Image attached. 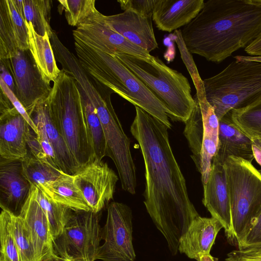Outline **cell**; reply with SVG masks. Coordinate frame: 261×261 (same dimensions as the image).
Instances as JSON below:
<instances>
[{
  "instance_id": "obj_1",
  "label": "cell",
  "mask_w": 261,
  "mask_h": 261,
  "mask_svg": "<svg viewBox=\"0 0 261 261\" xmlns=\"http://www.w3.org/2000/svg\"><path fill=\"white\" fill-rule=\"evenodd\" d=\"M130 132L139 143L145 165L144 203L173 255L179 240L199 215L190 199L186 179L172 151L167 126L141 108Z\"/></svg>"
},
{
  "instance_id": "obj_2",
  "label": "cell",
  "mask_w": 261,
  "mask_h": 261,
  "mask_svg": "<svg viewBox=\"0 0 261 261\" xmlns=\"http://www.w3.org/2000/svg\"><path fill=\"white\" fill-rule=\"evenodd\" d=\"M191 54L219 63L261 33V0H208L181 30Z\"/></svg>"
},
{
  "instance_id": "obj_3",
  "label": "cell",
  "mask_w": 261,
  "mask_h": 261,
  "mask_svg": "<svg viewBox=\"0 0 261 261\" xmlns=\"http://www.w3.org/2000/svg\"><path fill=\"white\" fill-rule=\"evenodd\" d=\"M74 39L76 57L90 76L171 128L164 105L133 72L115 56Z\"/></svg>"
},
{
  "instance_id": "obj_4",
  "label": "cell",
  "mask_w": 261,
  "mask_h": 261,
  "mask_svg": "<svg viewBox=\"0 0 261 261\" xmlns=\"http://www.w3.org/2000/svg\"><path fill=\"white\" fill-rule=\"evenodd\" d=\"M51 117L79 167L94 160L75 80L61 69L48 97Z\"/></svg>"
},
{
  "instance_id": "obj_5",
  "label": "cell",
  "mask_w": 261,
  "mask_h": 261,
  "mask_svg": "<svg viewBox=\"0 0 261 261\" xmlns=\"http://www.w3.org/2000/svg\"><path fill=\"white\" fill-rule=\"evenodd\" d=\"M115 56L158 98L171 119L185 122L195 105L188 80L167 66L159 58L150 61L125 54Z\"/></svg>"
},
{
  "instance_id": "obj_6",
  "label": "cell",
  "mask_w": 261,
  "mask_h": 261,
  "mask_svg": "<svg viewBox=\"0 0 261 261\" xmlns=\"http://www.w3.org/2000/svg\"><path fill=\"white\" fill-rule=\"evenodd\" d=\"M207 101L218 120L261 96V63L236 60L219 73L203 80Z\"/></svg>"
},
{
  "instance_id": "obj_7",
  "label": "cell",
  "mask_w": 261,
  "mask_h": 261,
  "mask_svg": "<svg viewBox=\"0 0 261 261\" xmlns=\"http://www.w3.org/2000/svg\"><path fill=\"white\" fill-rule=\"evenodd\" d=\"M234 240L242 243L261 213V173L246 160L228 156L224 162Z\"/></svg>"
},
{
  "instance_id": "obj_8",
  "label": "cell",
  "mask_w": 261,
  "mask_h": 261,
  "mask_svg": "<svg viewBox=\"0 0 261 261\" xmlns=\"http://www.w3.org/2000/svg\"><path fill=\"white\" fill-rule=\"evenodd\" d=\"M194 98L195 105L185 122L184 134L203 185L208 179L213 159L217 150L219 120L205 95L197 97L195 95Z\"/></svg>"
},
{
  "instance_id": "obj_9",
  "label": "cell",
  "mask_w": 261,
  "mask_h": 261,
  "mask_svg": "<svg viewBox=\"0 0 261 261\" xmlns=\"http://www.w3.org/2000/svg\"><path fill=\"white\" fill-rule=\"evenodd\" d=\"M99 218V213L73 211L62 233L53 241L57 256L71 261L97 260L102 240Z\"/></svg>"
},
{
  "instance_id": "obj_10",
  "label": "cell",
  "mask_w": 261,
  "mask_h": 261,
  "mask_svg": "<svg viewBox=\"0 0 261 261\" xmlns=\"http://www.w3.org/2000/svg\"><path fill=\"white\" fill-rule=\"evenodd\" d=\"M103 244L97 259L103 261H134L136 254L133 244V215L125 204L112 202L107 208V216L102 228Z\"/></svg>"
},
{
  "instance_id": "obj_11",
  "label": "cell",
  "mask_w": 261,
  "mask_h": 261,
  "mask_svg": "<svg viewBox=\"0 0 261 261\" xmlns=\"http://www.w3.org/2000/svg\"><path fill=\"white\" fill-rule=\"evenodd\" d=\"M8 62L15 95L31 116L36 106L48 97L52 87L37 67L30 49L18 48Z\"/></svg>"
},
{
  "instance_id": "obj_12",
  "label": "cell",
  "mask_w": 261,
  "mask_h": 261,
  "mask_svg": "<svg viewBox=\"0 0 261 261\" xmlns=\"http://www.w3.org/2000/svg\"><path fill=\"white\" fill-rule=\"evenodd\" d=\"M74 39L107 54H125L150 61L152 55L111 29L97 10L72 31Z\"/></svg>"
},
{
  "instance_id": "obj_13",
  "label": "cell",
  "mask_w": 261,
  "mask_h": 261,
  "mask_svg": "<svg viewBox=\"0 0 261 261\" xmlns=\"http://www.w3.org/2000/svg\"><path fill=\"white\" fill-rule=\"evenodd\" d=\"M73 176L90 211L95 213L113 199L119 179L106 163L96 160L80 167Z\"/></svg>"
},
{
  "instance_id": "obj_14",
  "label": "cell",
  "mask_w": 261,
  "mask_h": 261,
  "mask_svg": "<svg viewBox=\"0 0 261 261\" xmlns=\"http://www.w3.org/2000/svg\"><path fill=\"white\" fill-rule=\"evenodd\" d=\"M18 215L29 233L37 261H54L57 258L48 219L36 198V186L31 185Z\"/></svg>"
},
{
  "instance_id": "obj_15",
  "label": "cell",
  "mask_w": 261,
  "mask_h": 261,
  "mask_svg": "<svg viewBox=\"0 0 261 261\" xmlns=\"http://www.w3.org/2000/svg\"><path fill=\"white\" fill-rule=\"evenodd\" d=\"M203 186V205L212 217L221 223L228 239L234 240L228 190L223 163L213 158L208 179Z\"/></svg>"
},
{
  "instance_id": "obj_16",
  "label": "cell",
  "mask_w": 261,
  "mask_h": 261,
  "mask_svg": "<svg viewBox=\"0 0 261 261\" xmlns=\"http://www.w3.org/2000/svg\"><path fill=\"white\" fill-rule=\"evenodd\" d=\"M29 125L14 107L0 110L1 161H21L27 156L26 132Z\"/></svg>"
},
{
  "instance_id": "obj_17",
  "label": "cell",
  "mask_w": 261,
  "mask_h": 261,
  "mask_svg": "<svg viewBox=\"0 0 261 261\" xmlns=\"http://www.w3.org/2000/svg\"><path fill=\"white\" fill-rule=\"evenodd\" d=\"M108 26L130 43L150 53L158 48L152 26V17L143 16L132 10L106 16Z\"/></svg>"
},
{
  "instance_id": "obj_18",
  "label": "cell",
  "mask_w": 261,
  "mask_h": 261,
  "mask_svg": "<svg viewBox=\"0 0 261 261\" xmlns=\"http://www.w3.org/2000/svg\"><path fill=\"white\" fill-rule=\"evenodd\" d=\"M222 228L216 218L198 216L181 237L178 251L191 259L200 261L202 256L210 254L216 237Z\"/></svg>"
},
{
  "instance_id": "obj_19",
  "label": "cell",
  "mask_w": 261,
  "mask_h": 261,
  "mask_svg": "<svg viewBox=\"0 0 261 261\" xmlns=\"http://www.w3.org/2000/svg\"><path fill=\"white\" fill-rule=\"evenodd\" d=\"M204 4V0H156L152 20L159 30L170 33L188 24Z\"/></svg>"
},
{
  "instance_id": "obj_20",
  "label": "cell",
  "mask_w": 261,
  "mask_h": 261,
  "mask_svg": "<svg viewBox=\"0 0 261 261\" xmlns=\"http://www.w3.org/2000/svg\"><path fill=\"white\" fill-rule=\"evenodd\" d=\"M31 186L22 174L20 161H0V205L14 213L20 210Z\"/></svg>"
},
{
  "instance_id": "obj_21",
  "label": "cell",
  "mask_w": 261,
  "mask_h": 261,
  "mask_svg": "<svg viewBox=\"0 0 261 261\" xmlns=\"http://www.w3.org/2000/svg\"><path fill=\"white\" fill-rule=\"evenodd\" d=\"M229 156L250 162L254 159L251 140L233 122L230 112L219 120L218 144L214 158L224 164Z\"/></svg>"
},
{
  "instance_id": "obj_22",
  "label": "cell",
  "mask_w": 261,
  "mask_h": 261,
  "mask_svg": "<svg viewBox=\"0 0 261 261\" xmlns=\"http://www.w3.org/2000/svg\"><path fill=\"white\" fill-rule=\"evenodd\" d=\"M34 111L40 116L43 121L46 134L54 149L60 170L65 173L74 175L79 167L54 123L48 97L40 101Z\"/></svg>"
},
{
  "instance_id": "obj_23",
  "label": "cell",
  "mask_w": 261,
  "mask_h": 261,
  "mask_svg": "<svg viewBox=\"0 0 261 261\" xmlns=\"http://www.w3.org/2000/svg\"><path fill=\"white\" fill-rule=\"evenodd\" d=\"M51 199L74 211H90L82 191L75 184L73 175L63 173L54 181L37 187Z\"/></svg>"
},
{
  "instance_id": "obj_24",
  "label": "cell",
  "mask_w": 261,
  "mask_h": 261,
  "mask_svg": "<svg viewBox=\"0 0 261 261\" xmlns=\"http://www.w3.org/2000/svg\"><path fill=\"white\" fill-rule=\"evenodd\" d=\"M28 30L29 49L33 59L44 77L48 82H54L59 75L60 70L50 42V37L38 34L32 24L25 21Z\"/></svg>"
},
{
  "instance_id": "obj_25",
  "label": "cell",
  "mask_w": 261,
  "mask_h": 261,
  "mask_svg": "<svg viewBox=\"0 0 261 261\" xmlns=\"http://www.w3.org/2000/svg\"><path fill=\"white\" fill-rule=\"evenodd\" d=\"M79 89L81 95L87 128L94 160L102 161L107 155V142L102 124L95 108L86 94Z\"/></svg>"
},
{
  "instance_id": "obj_26",
  "label": "cell",
  "mask_w": 261,
  "mask_h": 261,
  "mask_svg": "<svg viewBox=\"0 0 261 261\" xmlns=\"http://www.w3.org/2000/svg\"><path fill=\"white\" fill-rule=\"evenodd\" d=\"M36 187L37 200L47 217L54 240L62 233L73 211L56 202L42 189Z\"/></svg>"
},
{
  "instance_id": "obj_27",
  "label": "cell",
  "mask_w": 261,
  "mask_h": 261,
  "mask_svg": "<svg viewBox=\"0 0 261 261\" xmlns=\"http://www.w3.org/2000/svg\"><path fill=\"white\" fill-rule=\"evenodd\" d=\"M51 5L50 0H22L25 21L38 34L44 36L47 33L50 38L54 31L50 25Z\"/></svg>"
},
{
  "instance_id": "obj_28",
  "label": "cell",
  "mask_w": 261,
  "mask_h": 261,
  "mask_svg": "<svg viewBox=\"0 0 261 261\" xmlns=\"http://www.w3.org/2000/svg\"><path fill=\"white\" fill-rule=\"evenodd\" d=\"M22 172L31 185L43 186L54 181L63 173L60 169L41 162L31 153L21 161Z\"/></svg>"
},
{
  "instance_id": "obj_29",
  "label": "cell",
  "mask_w": 261,
  "mask_h": 261,
  "mask_svg": "<svg viewBox=\"0 0 261 261\" xmlns=\"http://www.w3.org/2000/svg\"><path fill=\"white\" fill-rule=\"evenodd\" d=\"M230 113L233 122L249 138L261 134V96Z\"/></svg>"
},
{
  "instance_id": "obj_30",
  "label": "cell",
  "mask_w": 261,
  "mask_h": 261,
  "mask_svg": "<svg viewBox=\"0 0 261 261\" xmlns=\"http://www.w3.org/2000/svg\"><path fill=\"white\" fill-rule=\"evenodd\" d=\"M8 210L9 225L21 261H37L29 233L20 217Z\"/></svg>"
},
{
  "instance_id": "obj_31",
  "label": "cell",
  "mask_w": 261,
  "mask_h": 261,
  "mask_svg": "<svg viewBox=\"0 0 261 261\" xmlns=\"http://www.w3.org/2000/svg\"><path fill=\"white\" fill-rule=\"evenodd\" d=\"M18 49L6 0H0V59H9Z\"/></svg>"
},
{
  "instance_id": "obj_32",
  "label": "cell",
  "mask_w": 261,
  "mask_h": 261,
  "mask_svg": "<svg viewBox=\"0 0 261 261\" xmlns=\"http://www.w3.org/2000/svg\"><path fill=\"white\" fill-rule=\"evenodd\" d=\"M61 12L69 25L77 27L97 10L95 0H59Z\"/></svg>"
},
{
  "instance_id": "obj_33",
  "label": "cell",
  "mask_w": 261,
  "mask_h": 261,
  "mask_svg": "<svg viewBox=\"0 0 261 261\" xmlns=\"http://www.w3.org/2000/svg\"><path fill=\"white\" fill-rule=\"evenodd\" d=\"M6 3L18 48L29 49L28 30L23 11L22 0H6Z\"/></svg>"
},
{
  "instance_id": "obj_34",
  "label": "cell",
  "mask_w": 261,
  "mask_h": 261,
  "mask_svg": "<svg viewBox=\"0 0 261 261\" xmlns=\"http://www.w3.org/2000/svg\"><path fill=\"white\" fill-rule=\"evenodd\" d=\"M0 261H21L17 246L9 225L8 210L1 205Z\"/></svg>"
},
{
  "instance_id": "obj_35",
  "label": "cell",
  "mask_w": 261,
  "mask_h": 261,
  "mask_svg": "<svg viewBox=\"0 0 261 261\" xmlns=\"http://www.w3.org/2000/svg\"><path fill=\"white\" fill-rule=\"evenodd\" d=\"M175 42L177 45L181 58L189 72L195 86L198 97L205 95L203 81L200 77L192 54L187 49L184 41L181 30L174 32Z\"/></svg>"
},
{
  "instance_id": "obj_36",
  "label": "cell",
  "mask_w": 261,
  "mask_h": 261,
  "mask_svg": "<svg viewBox=\"0 0 261 261\" xmlns=\"http://www.w3.org/2000/svg\"><path fill=\"white\" fill-rule=\"evenodd\" d=\"M37 128V136L43 151L47 156L49 163L59 169V166L53 147L46 134L44 124L40 116L35 111L31 115Z\"/></svg>"
},
{
  "instance_id": "obj_37",
  "label": "cell",
  "mask_w": 261,
  "mask_h": 261,
  "mask_svg": "<svg viewBox=\"0 0 261 261\" xmlns=\"http://www.w3.org/2000/svg\"><path fill=\"white\" fill-rule=\"evenodd\" d=\"M122 10H132L143 16L152 17L156 0H119Z\"/></svg>"
},
{
  "instance_id": "obj_38",
  "label": "cell",
  "mask_w": 261,
  "mask_h": 261,
  "mask_svg": "<svg viewBox=\"0 0 261 261\" xmlns=\"http://www.w3.org/2000/svg\"><path fill=\"white\" fill-rule=\"evenodd\" d=\"M225 261H261V246L239 248L228 253Z\"/></svg>"
},
{
  "instance_id": "obj_39",
  "label": "cell",
  "mask_w": 261,
  "mask_h": 261,
  "mask_svg": "<svg viewBox=\"0 0 261 261\" xmlns=\"http://www.w3.org/2000/svg\"><path fill=\"white\" fill-rule=\"evenodd\" d=\"M1 89L6 94L14 107L18 112L23 117L32 129L37 134L38 133L37 128L33 119L28 114L22 103L18 100L15 93L8 87L4 81L0 78Z\"/></svg>"
},
{
  "instance_id": "obj_40",
  "label": "cell",
  "mask_w": 261,
  "mask_h": 261,
  "mask_svg": "<svg viewBox=\"0 0 261 261\" xmlns=\"http://www.w3.org/2000/svg\"><path fill=\"white\" fill-rule=\"evenodd\" d=\"M26 142L31 154L34 157L41 162L50 165L39 143L37 134L29 125L26 132Z\"/></svg>"
},
{
  "instance_id": "obj_41",
  "label": "cell",
  "mask_w": 261,
  "mask_h": 261,
  "mask_svg": "<svg viewBox=\"0 0 261 261\" xmlns=\"http://www.w3.org/2000/svg\"><path fill=\"white\" fill-rule=\"evenodd\" d=\"M261 246V213L238 248Z\"/></svg>"
},
{
  "instance_id": "obj_42",
  "label": "cell",
  "mask_w": 261,
  "mask_h": 261,
  "mask_svg": "<svg viewBox=\"0 0 261 261\" xmlns=\"http://www.w3.org/2000/svg\"><path fill=\"white\" fill-rule=\"evenodd\" d=\"M1 78L11 90L15 94V86L14 78L9 66L8 59H0Z\"/></svg>"
},
{
  "instance_id": "obj_43",
  "label": "cell",
  "mask_w": 261,
  "mask_h": 261,
  "mask_svg": "<svg viewBox=\"0 0 261 261\" xmlns=\"http://www.w3.org/2000/svg\"><path fill=\"white\" fill-rule=\"evenodd\" d=\"M252 143V149L254 159L261 166V134L249 138Z\"/></svg>"
},
{
  "instance_id": "obj_44",
  "label": "cell",
  "mask_w": 261,
  "mask_h": 261,
  "mask_svg": "<svg viewBox=\"0 0 261 261\" xmlns=\"http://www.w3.org/2000/svg\"><path fill=\"white\" fill-rule=\"evenodd\" d=\"M245 50L250 56H261V33L245 48Z\"/></svg>"
},
{
  "instance_id": "obj_45",
  "label": "cell",
  "mask_w": 261,
  "mask_h": 261,
  "mask_svg": "<svg viewBox=\"0 0 261 261\" xmlns=\"http://www.w3.org/2000/svg\"><path fill=\"white\" fill-rule=\"evenodd\" d=\"M234 58L236 60H250L261 63V56H237L234 57Z\"/></svg>"
},
{
  "instance_id": "obj_46",
  "label": "cell",
  "mask_w": 261,
  "mask_h": 261,
  "mask_svg": "<svg viewBox=\"0 0 261 261\" xmlns=\"http://www.w3.org/2000/svg\"><path fill=\"white\" fill-rule=\"evenodd\" d=\"M200 261H218V259L209 254L202 256L201 257Z\"/></svg>"
},
{
  "instance_id": "obj_47",
  "label": "cell",
  "mask_w": 261,
  "mask_h": 261,
  "mask_svg": "<svg viewBox=\"0 0 261 261\" xmlns=\"http://www.w3.org/2000/svg\"><path fill=\"white\" fill-rule=\"evenodd\" d=\"M54 261H71V260H70L68 259H67L66 258L58 257L57 258H56Z\"/></svg>"
}]
</instances>
